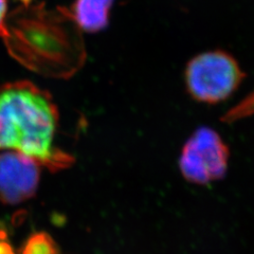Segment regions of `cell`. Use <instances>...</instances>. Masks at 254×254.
<instances>
[{"label": "cell", "instance_id": "obj_7", "mask_svg": "<svg viewBox=\"0 0 254 254\" xmlns=\"http://www.w3.org/2000/svg\"><path fill=\"white\" fill-rule=\"evenodd\" d=\"M9 12V0H0V36L4 37L6 33V17Z\"/></svg>", "mask_w": 254, "mask_h": 254}, {"label": "cell", "instance_id": "obj_3", "mask_svg": "<svg viewBox=\"0 0 254 254\" xmlns=\"http://www.w3.org/2000/svg\"><path fill=\"white\" fill-rule=\"evenodd\" d=\"M229 148L219 134L200 127L189 138L179 158V169L192 184L208 185L226 176Z\"/></svg>", "mask_w": 254, "mask_h": 254}, {"label": "cell", "instance_id": "obj_8", "mask_svg": "<svg viewBox=\"0 0 254 254\" xmlns=\"http://www.w3.org/2000/svg\"><path fill=\"white\" fill-rule=\"evenodd\" d=\"M0 254H14L12 246L2 240H0Z\"/></svg>", "mask_w": 254, "mask_h": 254}, {"label": "cell", "instance_id": "obj_6", "mask_svg": "<svg viewBox=\"0 0 254 254\" xmlns=\"http://www.w3.org/2000/svg\"><path fill=\"white\" fill-rule=\"evenodd\" d=\"M21 254H60L58 244L46 232L32 234L21 248Z\"/></svg>", "mask_w": 254, "mask_h": 254}, {"label": "cell", "instance_id": "obj_5", "mask_svg": "<svg viewBox=\"0 0 254 254\" xmlns=\"http://www.w3.org/2000/svg\"><path fill=\"white\" fill-rule=\"evenodd\" d=\"M114 1L115 0H75L71 9L62 10L81 30L87 33H97L108 26Z\"/></svg>", "mask_w": 254, "mask_h": 254}, {"label": "cell", "instance_id": "obj_2", "mask_svg": "<svg viewBox=\"0 0 254 254\" xmlns=\"http://www.w3.org/2000/svg\"><path fill=\"white\" fill-rule=\"evenodd\" d=\"M244 77L235 59L224 51L197 55L188 63L186 69L188 92L196 101L209 104L228 99Z\"/></svg>", "mask_w": 254, "mask_h": 254}, {"label": "cell", "instance_id": "obj_1", "mask_svg": "<svg viewBox=\"0 0 254 254\" xmlns=\"http://www.w3.org/2000/svg\"><path fill=\"white\" fill-rule=\"evenodd\" d=\"M59 126L49 92L30 81L0 85V152L21 153L52 172L65 170L74 159L55 146Z\"/></svg>", "mask_w": 254, "mask_h": 254}, {"label": "cell", "instance_id": "obj_4", "mask_svg": "<svg viewBox=\"0 0 254 254\" xmlns=\"http://www.w3.org/2000/svg\"><path fill=\"white\" fill-rule=\"evenodd\" d=\"M41 165L33 159L13 150L0 154V202L16 204L36 194Z\"/></svg>", "mask_w": 254, "mask_h": 254}]
</instances>
